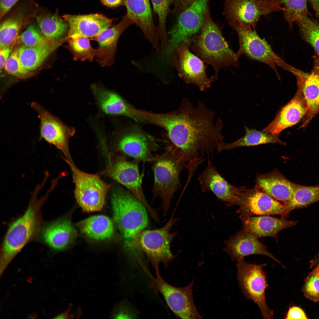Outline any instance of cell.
I'll return each instance as SVG.
<instances>
[{"label": "cell", "mask_w": 319, "mask_h": 319, "mask_svg": "<svg viewBox=\"0 0 319 319\" xmlns=\"http://www.w3.org/2000/svg\"><path fill=\"white\" fill-rule=\"evenodd\" d=\"M215 115L202 102L194 106L184 98L178 110L168 114L147 113V118L167 131L170 143L188 163H197L201 162V152L217 151L224 142L222 121L220 118L215 121Z\"/></svg>", "instance_id": "obj_1"}, {"label": "cell", "mask_w": 319, "mask_h": 319, "mask_svg": "<svg viewBox=\"0 0 319 319\" xmlns=\"http://www.w3.org/2000/svg\"><path fill=\"white\" fill-rule=\"evenodd\" d=\"M44 185L41 183L36 186L25 212L9 225L1 249V275L14 258L39 231L42 221V207L54 189L50 186L45 195L39 198L38 193Z\"/></svg>", "instance_id": "obj_2"}, {"label": "cell", "mask_w": 319, "mask_h": 319, "mask_svg": "<svg viewBox=\"0 0 319 319\" xmlns=\"http://www.w3.org/2000/svg\"><path fill=\"white\" fill-rule=\"evenodd\" d=\"M190 45L197 56L213 67L217 79L220 69L239 66L236 53L230 48L219 27L212 19L209 9L199 33L192 40Z\"/></svg>", "instance_id": "obj_3"}, {"label": "cell", "mask_w": 319, "mask_h": 319, "mask_svg": "<svg viewBox=\"0 0 319 319\" xmlns=\"http://www.w3.org/2000/svg\"><path fill=\"white\" fill-rule=\"evenodd\" d=\"M163 153L154 156L151 161L154 174L152 198L161 199L164 216L169 208L173 195L182 188L180 175L188 166V162L175 147L167 145Z\"/></svg>", "instance_id": "obj_4"}, {"label": "cell", "mask_w": 319, "mask_h": 319, "mask_svg": "<svg viewBox=\"0 0 319 319\" xmlns=\"http://www.w3.org/2000/svg\"><path fill=\"white\" fill-rule=\"evenodd\" d=\"M111 202L114 220L123 237L124 245L147 226L146 208L131 192L119 185L113 189Z\"/></svg>", "instance_id": "obj_5"}, {"label": "cell", "mask_w": 319, "mask_h": 319, "mask_svg": "<svg viewBox=\"0 0 319 319\" xmlns=\"http://www.w3.org/2000/svg\"><path fill=\"white\" fill-rule=\"evenodd\" d=\"M172 215L167 223L159 229L141 230L137 233L130 241L124 245L125 248L136 249L145 253L155 269L162 263L165 267L175 256L170 249V244L177 234L170 232L173 225L180 220Z\"/></svg>", "instance_id": "obj_6"}, {"label": "cell", "mask_w": 319, "mask_h": 319, "mask_svg": "<svg viewBox=\"0 0 319 319\" xmlns=\"http://www.w3.org/2000/svg\"><path fill=\"white\" fill-rule=\"evenodd\" d=\"M102 174L115 180L125 187L145 206L155 221L159 217L157 211L148 204L145 197L142 187V176L140 173V160H128L123 155L111 154Z\"/></svg>", "instance_id": "obj_7"}, {"label": "cell", "mask_w": 319, "mask_h": 319, "mask_svg": "<svg viewBox=\"0 0 319 319\" xmlns=\"http://www.w3.org/2000/svg\"><path fill=\"white\" fill-rule=\"evenodd\" d=\"M66 162L73 173L74 196L79 205L86 212L100 210L110 185L103 181L98 175L86 173L78 168L73 162Z\"/></svg>", "instance_id": "obj_8"}, {"label": "cell", "mask_w": 319, "mask_h": 319, "mask_svg": "<svg viewBox=\"0 0 319 319\" xmlns=\"http://www.w3.org/2000/svg\"><path fill=\"white\" fill-rule=\"evenodd\" d=\"M209 1L194 0L188 7L178 12L168 38V53H172L183 42L191 43L197 35L209 9Z\"/></svg>", "instance_id": "obj_9"}, {"label": "cell", "mask_w": 319, "mask_h": 319, "mask_svg": "<svg viewBox=\"0 0 319 319\" xmlns=\"http://www.w3.org/2000/svg\"><path fill=\"white\" fill-rule=\"evenodd\" d=\"M237 262V279L244 295L257 305L264 318H273V312L268 306L265 296L268 286L263 269L266 264H252L245 261L244 259Z\"/></svg>", "instance_id": "obj_10"}, {"label": "cell", "mask_w": 319, "mask_h": 319, "mask_svg": "<svg viewBox=\"0 0 319 319\" xmlns=\"http://www.w3.org/2000/svg\"><path fill=\"white\" fill-rule=\"evenodd\" d=\"M231 26L238 38L239 48L236 53L237 58L239 59L243 54L250 59L266 64L273 69L280 79L276 66L283 68L286 63L274 51L266 40L259 37L255 28L237 24Z\"/></svg>", "instance_id": "obj_11"}, {"label": "cell", "mask_w": 319, "mask_h": 319, "mask_svg": "<svg viewBox=\"0 0 319 319\" xmlns=\"http://www.w3.org/2000/svg\"><path fill=\"white\" fill-rule=\"evenodd\" d=\"M190 45L188 42L181 43L166 61L176 69L179 76L187 84H194L200 91H204L217 79L214 76L208 77L204 62L190 51Z\"/></svg>", "instance_id": "obj_12"}, {"label": "cell", "mask_w": 319, "mask_h": 319, "mask_svg": "<svg viewBox=\"0 0 319 319\" xmlns=\"http://www.w3.org/2000/svg\"><path fill=\"white\" fill-rule=\"evenodd\" d=\"M223 14L231 26L255 28L260 17L282 11L281 0H225Z\"/></svg>", "instance_id": "obj_13"}, {"label": "cell", "mask_w": 319, "mask_h": 319, "mask_svg": "<svg viewBox=\"0 0 319 319\" xmlns=\"http://www.w3.org/2000/svg\"><path fill=\"white\" fill-rule=\"evenodd\" d=\"M155 270L156 276L152 278L149 285L155 291L162 295L167 305L175 314L183 319L202 318L193 299V281L184 287H175L164 280L160 274L159 268Z\"/></svg>", "instance_id": "obj_14"}, {"label": "cell", "mask_w": 319, "mask_h": 319, "mask_svg": "<svg viewBox=\"0 0 319 319\" xmlns=\"http://www.w3.org/2000/svg\"><path fill=\"white\" fill-rule=\"evenodd\" d=\"M31 105L37 112L40 119V137L61 151L65 156V161L72 162L69 142L74 133L73 128L66 126L40 104L33 102Z\"/></svg>", "instance_id": "obj_15"}, {"label": "cell", "mask_w": 319, "mask_h": 319, "mask_svg": "<svg viewBox=\"0 0 319 319\" xmlns=\"http://www.w3.org/2000/svg\"><path fill=\"white\" fill-rule=\"evenodd\" d=\"M202 192L211 191L217 198L228 206L238 205L245 190L229 183L219 172L217 167L208 159L207 165L198 178Z\"/></svg>", "instance_id": "obj_16"}, {"label": "cell", "mask_w": 319, "mask_h": 319, "mask_svg": "<svg viewBox=\"0 0 319 319\" xmlns=\"http://www.w3.org/2000/svg\"><path fill=\"white\" fill-rule=\"evenodd\" d=\"M238 205L237 212L240 219L254 215H281L284 208V204L258 188L245 189Z\"/></svg>", "instance_id": "obj_17"}, {"label": "cell", "mask_w": 319, "mask_h": 319, "mask_svg": "<svg viewBox=\"0 0 319 319\" xmlns=\"http://www.w3.org/2000/svg\"><path fill=\"white\" fill-rule=\"evenodd\" d=\"M117 147L122 154L141 161L150 162L153 153L159 146L152 137L137 130H131L122 134L117 141Z\"/></svg>", "instance_id": "obj_18"}, {"label": "cell", "mask_w": 319, "mask_h": 319, "mask_svg": "<svg viewBox=\"0 0 319 319\" xmlns=\"http://www.w3.org/2000/svg\"><path fill=\"white\" fill-rule=\"evenodd\" d=\"M224 243L225 246L224 250L233 261H237L244 259L245 256L252 254H261L270 258L284 267L281 262L267 250L265 245L243 229L225 240Z\"/></svg>", "instance_id": "obj_19"}, {"label": "cell", "mask_w": 319, "mask_h": 319, "mask_svg": "<svg viewBox=\"0 0 319 319\" xmlns=\"http://www.w3.org/2000/svg\"><path fill=\"white\" fill-rule=\"evenodd\" d=\"M68 24V38L77 37L96 38L113 25V19L100 14L62 16Z\"/></svg>", "instance_id": "obj_20"}, {"label": "cell", "mask_w": 319, "mask_h": 319, "mask_svg": "<svg viewBox=\"0 0 319 319\" xmlns=\"http://www.w3.org/2000/svg\"><path fill=\"white\" fill-rule=\"evenodd\" d=\"M128 17L142 31L146 39L157 51L160 42L154 21L150 0H124Z\"/></svg>", "instance_id": "obj_21"}, {"label": "cell", "mask_w": 319, "mask_h": 319, "mask_svg": "<svg viewBox=\"0 0 319 319\" xmlns=\"http://www.w3.org/2000/svg\"><path fill=\"white\" fill-rule=\"evenodd\" d=\"M133 24L126 14L118 24L105 30L95 38L98 44L97 60L100 66H109L113 64L118 40L125 30Z\"/></svg>", "instance_id": "obj_22"}, {"label": "cell", "mask_w": 319, "mask_h": 319, "mask_svg": "<svg viewBox=\"0 0 319 319\" xmlns=\"http://www.w3.org/2000/svg\"><path fill=\"white\" fill-rule=\"evenodd\" d=\"M306 103L300 90L279 111L273 121L262 131L277 135L285 129L297 124L306 114Z\"/></svg>", "instance_id": "obj_23"}, {"label": "cell", "mask_w": 319, "mask_h": 319, "mask_svg": "<svg viewBox=\"0 0 319 319\" xmlns=\"http://www.w3.org/2000/svg\"><path fill=\"white\" fill-rule=\"evenodd\" d=\"M314 66L309 73L297 69L293 73L297 79L298 89L302 92L307 105V112L303 127L319 112V59H316Z\"/></svg>", "instance_id": "obj_24"}, {"label": "cell", "mask_w": 319, "mask_h": 319, "mask_svg": "<svg viewBox=\"0 0 319 319\" xmlns=\"http://www.w3.org/2000/svg\"><path fill=\"white\" fill-rule=\"evenodd\" d=\"M42 240L56 251L66 249L73 241L77 232L70 220L62 218L47 223L40 227Z\"/></svg>", "instance_id": "obj_25"}, {"label": "cell", "mask_w": 319, "mask_h": 319, "mask_svg": "<svg viewBox=\"0 0 319 319\" xmlns=\"http://www.w3.org/2000/svg\"><path fill=\"white\" fill-rule=\"evenodd\" d=\"M241 219L243 229L258 238L269 237L277 239L280 232L293 226L296 223L286 218H278L267 215L251 216Z\"/></svg>", "instance_id": "obj_26"}, {"label": "cell", "mask_w": 319, "mask_h": 319, "mask_svg": "<svg viewBox=\"0 0 319 319\" xmlns=\"http://www.w3.org/2000/svg\"><path fill=\"white\" fill-rule=\"evenodd\" d=\"M256 184L257 188L284 204L290 199L297 185L276 171L258 175Z\"/></svg>", "instance_id": "obj_27"}, {"label": "cell", "mask_w": 319, "mask_h": 319, "mask_svg": "<svg viewBox=\"0 0 319 319\" xmlns=\"http://www.w3.org/2000/svg\"><path fill=\"white\" fill-rule=\"evenodd\" d=\"M35 20L42 33L50 41L59 42L63 40L64 35H68V24L59 15L57 9L52 13L46 8L39 6Z\"/></svg>", "instance_id": "obj_28"}, {"label": "cell", "mask_w": 319, "mask_h": 319, "mask_svg": "<svg viewBox=\"0 0 319 319\" xmlns=\"http://www.w3.org/2000/svg\"><path fill=\"white\" fill-rule=\"evenodd\" d=\"M91 87L97 103L105 113L136 117L135 113L117 93L95 84Z\"/></svg>", "instance_id": "obj_29"}, {"label": "cell", "mask_w": 319, "mask_h": 319, "mask_svg": "<svg viewBox=\"0 0 319 319\" xmlns=\"http://www.w3.org/2000/svg\"><path fill=\"white\" fill-rule=\"evenodd\" d=\"M77 225L84 235L96 240L110 238L114 231L112 220L103 215L90 217L78 222Z\"/></svg>", "instance_id": "obj_30"}, {"label": "cell", "mask_w": 319, "mask_h": 319, "mask_svg": "<svg viewBox=\"0 0 319 319\" xmlns=\"http://www.w3.org/2000/svg\"><path fill=\"white\" fill-rule=\"evenodd\" d=\"M60 43L54 42L34 47L21 45L19 47V54L22 66L29 71L36 70L56 49Z\"/></svg>", "instance_id": "obj_31"}, {"label": "cell", "mask_w": 319, "mask_h": 319, "mask_svg": "<svg viewBox=\"0 0 319 319\" xmlns=\"http://www.w3.org/2000/svg\"><path fill=\"white\" fill-rule=\"evenodd\" d=\"M245 136L236 141L231 143L224 142L221 146L218 152L230 150L242 146H253L268 143H277L284 145V142L281 140L277 135L245 128Z\"/></svg>", "instance_id": "obj_32"}, {"label": "cell", "mask_w": 319, "mask_h": 319, "mask_svg": "<svg viewBox=\"0 0 319 319\" xmlns=\"http://www.w3.org/2000/svg\"><path fill=\"white\" fill-rule=\"evenodd\" d=\"M319 201V186H306L297 184L289 201L284 204L281 217L286 218L290 212Z\"/></svg>", "instance_id": "obj_33"}, {"label": "cell", "mask_w": 319, "mask_h": 319, "mask_svg": "<svg viewBox=\"0 0 319 319\" xmlns=\"http://www.w3.org/2000/svg\"><path fill=\"white\" fill-rule=\"evenodd\" d=\"M154 12L157 18V34L160 42V50L164 52L168 45L166 22L172 0H151Z\"/></svg>", "instance_id": "obj_34"}, {"label": "cell", "mask_w": 319, "mask_h": 319, "mask_svg": "<svg viewBox=\"0 0 319 319\" xmlns=\"http://www.w3.org/2000/svg\"><path fill=\"white\" fill-rule=\"evenodd\" d=\"M69 47L75 61H93L97 54V49L92 48L89 38L77 37L69 38Z\"/></svg>", "instance_id": "obj_35"}, {"label": "cell", "mask_w": 319, "mask_h": 319, "mask_svg": "<svg viewBox=\"0 0 319 319\" xmlns=\"http://www.w3.org/2000/svg\"><path fill=\"white\" fill-rule=\"evenodd\" d=\"M283 5L284 18L291 29L295 22L303 15L312 16L308 8L307 0H281Z\"/></svg>", "instance_id": "obj_36"}, {"label": "cell", "mask_w": 319, "mask_h": 319, "mask_svg": "<svg viewBox=\"0 0 319 319\" xmlns=\"http://www.w3.org/2000/svg\"><path fill=\"white\" fill-rule=\"evenodd\" d=\"M297 22L303 38L319 56V25L306 15H303Z\"/></svg>", "instance_id": "obj_37"}, {"label": "cell", "mask_w": 319, "mask_h": 319, "mask_svg": "<svg viewBox=\"0 0 319 319\" xmlns=\"http://www.w3.org/2000/svg\"><path fill=\"white\" fill-rule=\"evenodd\" d=\"M22 45L28 47L37 46L50 43L38 26L31 23L27 27L19 36Z\"/></svg>", "instance_id": "obj_38"}, {"label": "cell", "mask_w": 319, "mask_h": 319, "mask_svg": "<svg viewBox=\"0 0 319 319\" xmlns=\"http://www.w3.org/2000/svg\"><path fill=\"white\" fill-rule=\"evenodd\" d=\"M319 262L316 267L306 278L302 288L305 296L315 302L319 301Z\"/></svg>", "instance_id": "obj_39"}, {"label": "cell", "mask_w": 319, "mask_h": 319, "mask_svg": "<svg viewBox=\"0 0 319 319\" xmlns=\"http://www.w3.org/2000/svg\"><path fill=\"white\" fill-rule=\"evenodd\" d=\"M4 68L8 74L21 79L28 77L32 74L31 71L26 70L20 62L19 47L15 48L12 51L5 64Z\"/></svg>", "instance_id": "obj_40"}, {"label": "cell", "mask_w": 319, "mask_h": 319, "mask_svg": "<svg viewBox=\"0 0 319 319\" xmlns=\"http://www.w3.org/2000/svg\"><path fill=\"white\" fill-rule=\"evenodd\" d=\"M286 319H307V318L303 310L296 306L290 307L287 314Z\"/></svg>", "instance_id": "obj_41"}, {"label": "cell", "mask_w": 319, "mask_h": 319, "mask_svg": "<svg viewBox=\"0 0 319 319\" xmlns=\"http://www.w3.org/2000/svg\"><path fill=\"white\" fill-rule=\"evenodd\" d=\"M13 43L12 44L0 48V69L4 68L7 60L9 57L13 48Z\"/></svg>", "instance_id": "obj_42"}, {"label": "cell", "mask_w": 319, "mask_h": 319, "mask_svg": "<svg viewBox=\"0 0 319 319\" xmlns=\"http://www.w3.org/2000/svg\"><path fill=\"white\" fill-rule=\"evenodd\" d=\"M20 0H0V19Z\"/></svg>", "instance_id": "obj_43"}, {"label": "cell", "mask_w": 319, "mask_h": 319, "mask_svg": "<svg viewBox=\"0 0 319 319\" xmlns=\"http://www.w3.org/2000/svg\"><path fill=\"white\" fill-rule=\"evenodd\" d=\"M99 0L104 6L112 9H115L124 5V0Z\"/></svg>", "instance_id": "obj_44"}, {"label": "cell", "mask_w": 319, "mask_h": 319, "mask_svg": "<svg viewBox=\"0 0 319 319\" xmlns=\"http://www.w3.org/2000/svg\"><path fill=\"white\" fill-rule=\"evenodd\" d=\"M175 9L179 12L188 7L194 0H172Z\"/></svg>", "instance_id": "obj_45"}, {"label": "cell", "mask_w": 319, "mask_h": 319, "mask_svg": "<svg viewBox=\"0 0 319 319\" xmlns=\"http://www.w3.org/2000/svg\"><path fill=\"white\" fill-rule=\"evenodd\" d=\"M314 9L317 16L319 18V0H315V5Z\"/></svg>", "instance_id": "obj_46"}, {"label": "cell", "mask_w": 319, "mask_h": 319, "mask_svg": "<svg viewBox=\"0 0 319 319\" xmlns=\"http://www.w3.org/2000/svg\"><path fill=\"white\" fill-rule=\"evenodd\" d=\"M311 3L312 4V5L313 8H314L315 5V0H310Z\"/></svg>", "instance_id": "obj_47"}, {"label": "cell", "mask_w": 319, "mask_h": 319, "mask_svg": "<svg viewBox=\"0 0 319 319\" xmlns=\"http://www.w3.org/2000/svg\"><path fill=\"white\" fill-rule=\"evenodd\" d=\"M46 177V178H47V177ZM56 180V181H57V182H58V181H57V180Z\"/></svg>", "instance_id": "obj_48"}, {"label": "cell", "mask_w": 319, "mask_h": 319, "mask_svg": "<svg viewBox=\"0 0 319 319\" xmlns=\"http://www.w3.org/2000/svg\"></svg>", "instance_id": "obj_49"}]
</instances>
